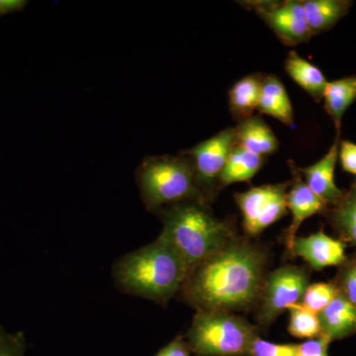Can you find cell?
<instances>
[{
	"label": "cell",
	"instance_id": "cell-7",
	"mask_svg": "<svg viewBox=\"0 0 356 356\" xmlns=\"http://www.w3.org/2000/svg\"><path fill=\"white\" fill-rule=\"evenodd\" d=\"M290 181L254 187L236 193V205L243 215V227L247 238H254L288 213L286 198Z\"/></svg>",
	"mask_w": 356,
	"mask_h": 356
},
{
	"label": "cell",
	"instance_id": "cell-18",
	"mask_svg": "<svg viewBox=\"0 0 356 356\" xmlns=\"http://www.w3.org/2000/svg\"><path fill=\"white\" fill-rule=\"evenodd\" d=\"M285 70L300 88L304 89L316 102H321L325 89L329 81L325 79L322 70L300 57L295 51H290L285 60Z\"/></svg>",
	"mask_w": 356,
	"mask_h": 356
},
{
	"label": "cell",
	"instance_id": "cell-1",
	"mask_svg": "<svg viewBox=\"0 0 356 356\" xmlns=\"http://www.w3.org/2000/svg\"><path fill=\"white\" fill-rule=\"evenodd\" d=\"M268 264L266 248L238 236L192 269L180 298L196 312L252 310L259 305Z\"/></svg>",
	"mask_w": 356,
	"mask_h": 356
},
{
	"label": "cell",
	"instance_id": "cell-3",
	"mask_svg": "<svg viewBox=\"0 0 356 356\" xmlns=\"http://www.w3.org/2000/svg\"><path fill=\"white\" fill-rule=\"evenodd\" d=\"M159 216L163 226L159 236L179 255L188 274L238 236L231 222L220 220L208 204L198 201L177 204Z\"/></svg>",
	"mask_w": 356,
	"mask_h": 356
},
{
	"label": "cell",
	"instance_id": "cell-26",
	"mask_svg": "<svg viewBox=\"0 0 356 356\" xmlns=\"http://www.w3.org/2000/svg\"><path fill=\"white\" fill-rule=\"evenodd\" d=\"M26 339L22 332H9L0 325V356H25Z\"/></svg>",
	"mask_w": 356,
	"mask_h": 356
},
{
	"label": "cell",
	"instance_id": "cell-23",
	"mask_svg": "<svg viewBox=\"0 0 356 356\" xmlns=\"http://www.w3.org/2000/svg\"><path fill=\"white\" fill-rule=\"evenodd\" d=\"M337 295V287L332 281L329 283H316L307 288L301 305L309 311L318 314L324 310Z\"/></svg>",
	"mask_w": 356,
	"mask_h": 356
},
{
	"label": "cell",
	"instance_id": "cell-25",
	"mask_svg": "<svg viewBox=\"0 0 356 356\" xmlns=\"http://www.w3.org/2000/svg\"><path fill=\"white\" fill-rule=\"evenodd\" d=\"M248 356H298V344L274 343L257 337L250 344Z\"/></svg>",
	"mask_w": 356,
	"mask_h": 356
},
{
	"label": "cell",
	"instance_id": "cell-22",
	"mask_svg": "<svg viewBox=\"0 0 356 356\" xmlns=\"http://www.w3.org/2000/svg\"><path fill=\"white\" fill-rule=\"evenodd\" d=\"M289 311V325L288 332L298 339H315L320 336V323L317 314L309 311L301 304H296L288 308Z\"/></svg>",
	"mask_w": 356,
	"mask_h": 356
},
{
	"label": "cell",
	"instance_id": "cell-16",
	"mask_svg": "<svg viewBox=\"0 0 356 356\" xmlns=\"http://www.w3.org/2000/svg\"><path fill=\"white\" fill-rule=\"evenodd\" d=\"M348 0H306L303 1L307 24L312 35L332 29L350 11Z\"/></svg>",
	"mask_w": 356,
	"mask_h": 356
},
{
	"label": "cell",
	"instance_id": "cell-21",
	"mask_svg": "<svg viewBox=\"0 0 356 356\" xmlns=\"http://www.w3.org/2000/svg\"><path fill=\"white\" fill-rule=\"evenodd\" d=\"M339 236V240L356 248V188L344 192L343 199L325 215Z\"/></svg>",
	"mask_w": 356,
	"mask_h": 356
},
{
	"label": "cell",
	"instance_id": "cell-6",
	"mask_svg": "<svg viewBox=\"0 0 356 356\" xmlns=\"http://www.w3.org/2000/svg\"><path fill=\"white\" fill-rule=\"evenodd\" d=\"M310 282L304 267L283 266L267 273L257 309V327L266 331L283 311L301 304Z\"/></svg>",
	"mask_w": 356,
	"mask_h": 356
},
{
	"label": "cell",
	"instance_id": "cell-20",
	"mask_svg": "<svg viewBox=\"0 0 356 356\" xmlns=\"http://www.w3.org/2000/svg\"><path fill=\"white\" fill-rule=\"evenodd\" d=\"M323 99L325 100V110L331 116L337 134H339L343 115L356 100V76L327 83Z\"/></svg>",
	"mask_w": 356,
	"mask_h": 356
},
{
	"label": "cell",
	"instance_id": "cell-15",
	"mask_svg": "<svg viewBox=\"0 0 356 356\" xmlns=\"http://www.w3.org/2000/svg\"><path fill=\"white\" fill-rule=\"evenodd\" d=\"M262 81V74H250L236 81L229 91V111L238 123L254 116L259 109Z\"/></svg>",
	"mask_w": 356,
	"mask_h": 356
},
{
	"label": "cell",
	"instance_id": "cell-30",
	"mask_svg": "<svg viewBox=\"0 0 356 356\" xmlns=\"http://www.w3.org/2000/svg\"><path fill=\"white\" fill-rule=\"evenodd\" d=\"M27 4L25 0H0V16L23 10Z\"/></svg>",
	"mask_w": 356,
	"mask_h": 356
},
{
	"label": "cell",
	"instance_id": "cell-9",
	"mask_svg": "<svg viewBox=\"0 0 356 356\" xmlns=\"http://www.w3.org/2000/svg\"><path fill=\"white\" fill-rule=\"evenodd\" d=\"M245 4L287 46L306 43L313 36L307 24L303 1H247Z\"/></svg>",
	"mask_w": 356,
	"mask_h": 356
},
{
	"label": "cell",
	"instance_id": "cell-10",
	"mask_svg": "<svg viewBox=\"0 0 356 356\" xmlns=\"http://www.w3.org/2000/svg\"><path fill=\"white\" fill-rule=\"evenodd\" d=\"M291 257H299L314 270L339 266L346 259V243L325 235L323 229L304 238H295L288 250Z\"/></svg>",
	"mask_w": 356,
	"mask_h": 356
},
{
	"label": "cell",
	"instance_id": "cell-27",
	"mask_svg": "<svg viewBox=\"0 0 356 356\" xmlns=\"http://www.w3.org/2000/svg\"><path fill=\"white\" fill-rule=\"evenodd\" d=\"M332 341L320 336L298 344V356H329V346Z\"/></svg>",
	"mask_w": 356,
	"mask_h": 356
},
{
	"label": "cell",
	"instance_id": "cell-13",
	"mask_svg": "<svg viewBox=\"0 0 356 356\" xmlns=\"http://www.w3.org/2000/svg\"><path fill=\"white\" fill-rule=\"evenodd\" d=\"M317 316L321 334L331 341L346 339L356 332V308L339 293Z\"/></svg>",
	"mask_w": 356,
	"mask_h": 356
},
{
	"label": "cell",
	"instance_id": "cell-29",
	"mask_svg": "<svg viewBox=\"0 0 356 356\" xmlns=\"http://www.w3.org/2000/svg\"><path fill=\"white\" fill-rule=\"evenodd\" d=\"M191 353L184 337L178 336L154 356H191Z\"/></svg>",
	"mask_w": 356,
	"mask_h": 356
},
{
	"label": "cell",
	"instance_id": "cell-5",
	"mask_svg": "<svg viewBox=\"0 0 356 356\" xmlns=\"http://www.w3.org/2000/svg\"><path fill=\"white\" fill-rule=\"evenodd\" d=\"M259 337L257 325L229 312L197 311L186 334L196 356H248L250 344Z\"/></svg>",
	"mask_w": 356,
	"mask_h": 356
},
{
	"label": "cell",
	"instance_id": "cell-4",
	"mask_svg": "<svg viewBox=\"0 0 356 356\" xmlns=\"http://www.w3.org/2000/svg\"><path fill=\"white\" fill-rule=\"evenodd\" d=\"M135 177L145 207L154 214L188 201L208 204L199 191L193 161L184 152L178 156H147Z\"/></svg>",
	"mask_w": 356,
	"mask_h": 356
},
{
	"label": "cell",
	"instance_id": "cell-14",
	"mask_svg": "<svg viewBox=\"0 0 356 356\" xmlns=\"http://www.w3.org/2000/svg\"><path fill=\"white\" fill-rule=\"evenodd\" d=\"M236 128V145L257 156H270L280 147L273 130L259 116H252L238 123Z\"/></svg>",
	"mask_w": 356,
	"mask_h": 356
},
{
	"label": "cell",
	"instance_id": "cell-28",
	"mask_svg": "<svg viewBox=\"0 0 356 356\" xmlns=\"http://www.w3.org/2000/svg\"><path fill=\"white\" fill-rule=\"evenodd\" d=\"M339 158L346 172L356 175V144L350 140L339 143Z\"/></svg>",
	"mask_w": 356,
	"mask_h": 356
},
{
	"label": "cell",
	"instance_id": "cell-2",
	"mask_svg": "<svg viewBox=\"0 0 356 356\" xmlns=\"http://www.w3.org/2000/svg\"><path fill=\"white\" fill-rule=\"evenodd\" d=\"M188 270L159 236L154 242L119 257L112 267L115 285L125 294L165 306L179 295Z\"/></svg>",
	"mask_w": 356,
	"mask_h": 356
},
{
	"label": "cell",
	"instance_id": "cell-11",
	"mask_svg": "<svg viewBox=\"0 0 356 356\" xmlns=\"http://www.w3.org/2000/svg\"><path fill=\"white\" fill-rule=\"evenodd\" d=\"M290 166L292 180L290 181L289 191L287 192L286 203L288 210L292 213V221L283 235L287 250L294 242L302 222L314 215H325L329 209L327 206L307 186L298 172V168L292 161H290Z\"/></svg>",
	"mask_w": 356,
	"mask_h": 356
},
{
	"label": "cell",
	"instance_id": "cell-31",
	"mask_svg": "<svg viewBox=\"0 0 356 356\" xmlns=\"http://www.w3.org/2000/svg\"><path fill=\"white\" fill-rule=\"evenodd\" d=\"M355 188H356V182H355Z\"/></svg>",
	"mask_w": 356,
	"mask_h": 356
},
{
	"label": "cell",
	"instance_id": "cell-12",
	"mask_svg": "<svg viewBox=\"0 0 356 356\" xmlns=\"http://www.w3.org/2000/svg\"><path fill=\"white\" fill-rule=\"evenodd\" d=\"M339 134L327 154L315 165L299 168L300 175L305 178V184L321 200L332 208L343 199L344 191L334 182V168L339 159Z\"/></svg>",
	"mask_w": 356,
	"mask_h": 356
},
{
	"label": "cell",
	"instance_id": "cell-8",
	"mask_svg": "<svg viewBox=\"0 0 356 356\" xmlns=\"http://www.w3.org/2000/svg\"><path fill=\"white\" fill-rule=\"evenodd\" d=\"M236 145V128H227L184 151L193 161L199 191L208 204L212 203L220 188V177L232 149Z\"/></svg>",
	"mask_w": 356,
	"mask_h": 356
},
{
	"label": "cell",
	"instance_id": "cell-24",
	"mask_svg": "<svg viewBox=\"0 0 356 356\" xmlns=\"http://www.w3.org/2000/svg\"><path fill=\"white\" fill-rule=\"evenodd\" d=\"M334 284L337 293L356 308V254L346 257L339 266Z\"/></svg>",
	"mask_w": 356,
	"mask_h": 356
},
{
	"label": "cell",
	"instance_id": "cell-17",
	"mask_svg": "<svg viewBox=\"0 0 356 356\" xmlns=\"http://www.w3.org/2000/svg\"><path fill=\"white\" fill-rule=\"evenodd\" d=\"M257 110L262 114L277 119L284 125L291 127L294 124V113L289 95L278 77L264 76Z\"/></svg>",
	"mask_w": 356,
	"mask_h": 356
},
{
	"label": "cell",
	"instance_id": "cell-19",
	"mask_svg": "<svg viewBox=\"0 0 356 356\" xmlns=\"http://www.w3.org/2000/svg\"><path fill=\"white\" fill-rule=\"evenodd\" d=\"M264 161L266 159L262 156L235 145L220 177V188L236 182L250 181L261 170Z\"/></svg>",
	"mask_w": 356,
	"mask_h": 356
}]
</instances>
